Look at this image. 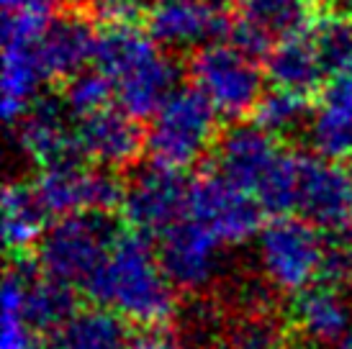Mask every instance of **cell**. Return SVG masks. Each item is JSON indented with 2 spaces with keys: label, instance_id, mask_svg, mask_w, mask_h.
Returning a JSON list of instances; mask_svg holds the SVG:
<instances>
[{
  "label": "cell",
  "instance_id": "1",
  "mask_svg": "<svg viewBox=\"0 0 352 349\" xmlns=\"http://www.w3.org/2000/svg\"><path fill=\"white\" fill-rule=\"evenodd\" d=\"M88 298L139 326H165L175 316V285L162 270L149 236L121 229L98 270L85 280Z\"/></svg>",
  "mask_w": 352,
  "mask_h": 349
},
{
  "label": "cell",
  "instance_id": "2",
  "mask_svg": "<svg viewBox=\"0 0 352 349\" xmlns=\"http://www.w3.org/2000/svg\"><path fill=\"white\" fill-rule=\"evenodd\" d=\"M219 111L201 87H177L147 126L152 162L186 170L204 159L219 139Z\"/></svg>",
  "mask_w": 352,
  "mask_h": 349
},
{
  "label": "cell",
  "instance_id": "3",
  "mask_svg": "<svg viewBox=\"0 0 352 349\" xmlns=\"http://www.w3.org/2000/svg\"><path fill=\"white\" fill-rule=\"evenodd\" d=\"M118 232L121 229L116 226L113 214L82 211L62 216L54 226L47 229L36 249L39 270L69 285H85V280L106 260Z\"/></svg>",
  "mask_w": 352,
  "mask_h": 349
},
{
  "label": "cell",
  "instance_id": "4",
  "mask_svg": "<svg viewBox=\"0 0 352 349\" xmlns=\"http://www.w3.org/2000/svg\"><path fill=\"white\" fill-rule=\"evenodd\" d=\"M324 247L322 232L301 216H273L257 234V260L275 291L301 293L319 280Z\"/></svg>",
  "mask_w": 352,
  "mask_h": 349
},
{
  "label": "cell",
  "instance_id": "5",
  "mask_svg": "<svg viewBox=\"0 0 352 349\" xmlns=\"http://www.w3.org/2000/svg\"><path fill=\"white\" fill-rule=\"evenodd\" d=\"M193 85L201 87L229 124L252 116L265 93L263 72L257 62L239 54L232 44H206L188 59Z\"/></svg>",
  "mask_w": 352,
  "mask_h": 349
},
{
  "label": "cell",
  "instance_id": "6",
  "mask_svg": "<svg viewBox=\"0 0 352 349\" xmlns=\"http://www.w3.org/2000/svg\"><path fill=\"white\" fill-rule=\"evenodd\" d=\"M190 183L183 170L149 159L126 180L121 214L129 229L144 236H162L188 216Z\"/></svg>",
  "mask_w": 352,
  "mask_h": 349
},
{
  "label": "cell",
  "instance_id": "7",
  "mask_svg": "<svg viewBox=\"0 0 352 349\" xmlns=\"http://www.w3.org/2000/svg\"><path fill=\"white\" fill-rule=\"evenodd\" d=\"M263 205L208 167L190 183L188 216L208 226L224 244H242L263 229Z\"/></svg>",
  "mask_w": 352,
  "mask_h": 349
},
{
  "label": "cell",
  "instance_id": "8",
  "mask_svg": "<svg viewBox=\"0 0 352 349\" xmlns=\"http://www.w3.org/2000/svg\"><path fill=\"white\" fill-rule=\"evenodd\" d=\"M296 211L324 236L352 234L350 165L332 162L319 155H301V185Z\"/></svg>",
  "mask_w": 352,
  "mask_h": 349
},
{
  "label": "cell",
  "instance_id": "9",
  "mask_svg": "<svg viewBox=\"0 0 352 349\" xmlns=\"http://www.w3.org/2000/svg\"><path fill=\"white\" fill-rule=\"evenodd\" d=\"M232 19V10L208 0H155L147 5L144 29L157 47H206L229 36Z\"/></svg>",
  "mask_w": 352,
  "mask_h": 349
},
{
  "label": "cell",
  "instance_id": "10",
  "mask_svg": "<svg viewBox=\"0 0 352 349\" xmlns=\"http://www.w3.org/2000/svg\"><path fill=\"white\" fill-rule=\"evenodd\" d=\"M219 244L208 226L186 216L160 236V262L175 291L196 293L211 285L219 272Z\"/></svg>",
  "mask_w": 352,
  "mask_h": 349
},
{
  "label": "cell",
  "instance_id": "11",
  "mask_svg": "<svg viewBox=\"0 0 352 349\" xmlns=\"http://www.w3.org/2000/svg\"><path fill=\"white\" fill-rule=\"evenodd\" d=\"M214 170L247 193L257 190L267 170L275 165L283 146L280 139L260 128L254 121H234L219 131L214 144Z\"/></svg>",
  "mask_w": 352,
  "mask_h": 349
},
{
  "label": "cell",
  "instance_id": "12",
  "mask_svg": "<svg viewBox=\"0 0 352 349\" xmlns=\"http://www.w3.org/2000/svg\"><path fill=\"white\" fill-rule=\"evenodd\" d=\"M96 21L90 19L80 5H67L59 16H52L50 29L36 44L44 80L50 82H67L80 75L88 62L96 57Z\"/></svg>",
  "mask_w": 352,
  "mask_h": 349
},
{
  "label": "cell",
  "instance_id": "13",
  "mask_svg": "<svg viewBox=\"0 0 352 349\" xmlns=\"http://www.w3.org/2000/svg\"><path fill=\"white\" fill-rule=\"evenodd\" d=\"M75 131L82 157L116 172L137 165L142 152L147 149V131L142 121L121 108H106L88 118H80Z\"/></svg>",
  "mask_w": 352,
  "mask_h": 349
},
{
  "label": "cell",
  "instance_id": "14",
  "mask_svg": "<svg viewBox=\"0 0 352 349\" xmlns=\"http://www.w3.org/2000/svg\"><path fill=\"white\" fill-rule=\"evenodd\" d=\"M67 103L59 95H36L19 124L23 152L39 167L85 159L78 144V131L67 124Z\"/></svg>",
  "mask_w": 352,
  "mask_h": 349
},
{
  "label": "cell",
  "instance_id": "15",
  "mask_svg": "<svg viewBox=\"0 0 352 349\" xmlns=\"http://www.w3.org/2000/svg\"><path fill=\"white\" fill-rule=\"evenodd\" d=\"M288 326L314 347L340 344L352 329V306L334 285H309L294 295L288 308Z\"/></svg>",
  "mask_w": 352,
  "mask_h": 349
},
{
  "label": "cell",
  "instance_id": "16",
  "mask_svg": "<svg viewBox=\"0 0 352 349\" xmlns=\"http://www.w3.org/2000/svg\"><path fill=\"white\" fill-rule=\"evenodd\" d=\"M309 124L314 152L332 162L352 159V75L327 80Z\"/></svg>",
  "mask_w": 352,
  "mask_h": 349
},
{
  "label": "cell",
  "instance_id": "17",
  "mask_svg": "<svg viewBox=\"0 0 352 349\" xmlns=\"http://www.w3.org/2000/svg\"><path fill=\"white\" fill-rule=\"evenodd\" d=\"M309 31L275 44L273 52L265 57V78L273 87L316 100L327 85V75L316 57Z\"/></svg>",
  "mask_w": 352,
  "mask_h": 349
},
{
  "label": "cell",
  "instance_id": "18",
  "mask_svg": "<svg viewBox=\"0 0 352 349\" xmlns=\"http://www.w3.org/2000/svg\"><path fill=\"white\" fill-rule=\"evenodd\" d=\"M180 67L173 57L160 54L149 57L144 65H139L134 72L116 82L118 108L126 111L137 121H152L160 113V108L167 103V98L175 93Z\"/></svg>",
  "mask_w": 352,
  "mask_h": 349
},
{
  "label": "cell",
  "instance_id": "19",
  "mask_svg": "<svg viewBox=\"0 0 352 349\" xmlns=\"http://www.w3.org/2000/svg\"><path fill=\"white\" fill-rule=\"evenodd\" d=\"M50 211L34 185L8 183L3 190V239L16 260H29L47 234Z\"/></svg>",
  "mask_w": 352,
  "mask_h": 349
},
{
  "label": "cell",
  "instance_id": "20",
  "mask_svg": "<svg viewBox=\"0 0 352 349\" xmlns=\"http://www.w3.org/2000/svg\"><path fill=\"white\" fill-rule=\"evenodd\" d=\"M78 293L65 280L36 275L26 267V293H23V313L36 334H54L78 313Z\"/></svg>",
  "mask_w": 352,
  "mask_h": 349
},
{
  "label": "cell",
  "instance_id": "21",
  "mask_svg": "<svg viewBox=\"0 0 352 349\" xmlns=\"http://www.w3.org/2000/svg\"><path fill=\"white\" fill-rule=\"evenodd\" d=\"M90 177L93 167H85L82 159L62 162V165L41 167L34 180L44 208L50 216H72L90 211Z\"/></svg>",
  "mask_w": 352,
  "mask_h": 349
},
{
  "label": "cell",
  "instance_id": "22",
  "mask_svg": "<svg viewBox=\"0 0 352 349\" xmlns=\"http://www.w3.org/2000/svg\"><path fill=\"white\" fill-rule=\"evenodd\" d=\"M157 44L142 26H103L96 41V69L118 82L134 72L139 65H144L149 57H155Z\"/></svg>",
  "mask_w": 352,
  "mask_h": 349
},
{
  "label": "cell",
  "instance_id": "23",
  "mask_svg": "<svg viewBox=\"0 0 352 349\" xmlns=\"http://www.w3.org/2000/svg\"><path fill=\"white\" fill-rule=\"evenodd\" d=\"M126 319L106 306L80 308L52 334L59 349H124L129 341Z\"/></svg>",
  "mask_w": 352,
  "mask_h": 349
},
{
  "label": "cell",
  "instance_id": "24",
  "mask_svg": "<svg viewBox=\"0 0 352 349\" xmlns=\"http://www.w3.org/2000/svg\"><path fill=\"white\" fill-rule=\"evenodd\" d=\"M322 13V0H236V16L260 26L275 41L306 34Z\"/></svg>",
  "mask_w": 352,
  "mask_h": 349
},
{
  "label": "cell",
  "instance_id": "25",
  "mask_svg": "<svg viewBox=\"0 0 352 349\" xmlns=\"http://www.w3.org/2000/svg\"><path fill=\"white\" fill-rule=\"evenodd\" d=\"M44 82L36 47H3V118L16 126Z\"/></svg>",
  "mask_w": 352,
  "mask_h": 349
},
{
  "label": "cell",
  "instance_id": "26",
  "mask_svg": "<svg viewBox=\"0 0 352 349\" xmlns=\"http://www.w3.org/2000/svg\"><path fill=\"white\" fill-rule=\"evenodd\" d=\"M311 41L327 80L352 75V16L322 13L311 26Z\"/></svg>",
  "mask_w": 352,
  "mask_h": 349
},
{
  "label": "cell",
  "instance_id": "27",
  "mask_svg": "<svg viewBox=\"0 0 352 349\" xmlns=\"http://www.w3.org/2000/svg\"><path fill=\"white\" fill-rule=\"evenodd\" d=\"M311 118V98L296 95V93H288V90H280V87L265 90L252 113L254 124L265 128V131H270L273 136H278L280 142H283L285 136L301 131L303 126H309Z\"/></svg>",
  "mask_w": 352,
  "mask_h": 349
},
{
  "label": "cell",
  "instance_id": "28",
  "mask_svg": "<svg viewBox=\"0 0 352 349\" xmlns=\"http://www.w3.org/2000/svg\"><path fill=\"white\" fill-rule=\"evenodd\" d=\"M285 339L283 321L273 308L239 311V316L229 321L219 337L221 349H280Z\"/></svg>",
  "mask_w": 352,
  "mask_h": 349
},
{
  "label": "cell",
  "instance_id": "29",
  "mask_svg": "<svg viewBox=\"0 0 352 349\" xmlns=\"http://www.w3.org/2000/svg\"><path fill=\"white\" fill-rule=\"evenodd\" d=\"M26 262L16 260V267L6 272L3 282V337L0 349H36L39 334L31 329L23 313V293H26Z\"/></svg>",
  "mask_w": 352,
  "mask_h": 349
},
{
  "label": "cell",
  "instance_id": "30",
  "mask_svg": "<svg viewBox=\"0 0 352 349\" xmlns=\"http://www.w3.org/2000/svg\"><path fill=\"white\" fill-rule=\"evenodd\" d=\"M298 185H301V155L283 149L275 165L267 170L263 183L257 185L254 198L260 201L265 214L291 216L298 205Z\"/></svg>",
  "mask_w": 352,
  "mask_h": 349
},
{
  "label": "cell",
  "instance_id": "31",
  "mask_svg": "<svg viewBox=\"0 0 352 349\" xmlns=\"http://www.w3.org/2000/svg\"><path fill=\"white\" fill-rule=\"evenodd\" d=\"M113 95H116V82L100 69H82L80 75L62 85V98L75 118H88L111 108Z\"/></svg>",
  "mask_w": 352,
  "mask_h": 349
},
{
  "label": "cell",
  "instance_id": "32",
  "mask_svg": "<svg viewBox=\"0 0 352 349\" xmlns=\"http://www.w3.org/2000/svg\"><path fill=\"white\" fill-rule=\"evenodd\" d=\"M50 10H8L3 16V47H36L50 29Z\"/></svg>",
  "mask_w": 352,
  "mask_h": 349
},
{
  "label": "cell",
  "instance_id": "33",
  "mask_svg": "<svg viewBox=\"0 0 352 349\" xmlns=\"http://www.w3.org/2000/svg\"><path fill=\"white\" fill-rule=\"evenodd\" d=\"M319 282L334 285L340 291L352 285V234L327 236L322 270H319Z\"/></svg>",
  "mask_w": 352,
  "mask_h": 349
},
{
  "label": "cell",
  "instance_id": "34",
  "mask_svg": "<svg viewBox=\"0 0 352 349\" xmlns=\"http://www.w3.org/2000/svg\"><path fill=\"white\" fill-rule=\"evenodd\" d=\"M226 41H229L239 54H245V57L252 59V62H260V59L265 62V57H267V54L273 52L275 44H278V41H275L273 36H267L260 26L250 23V21L242 19V16H234V19H232V29H229Z\"/></svg>",
  "mask_w": 352,
  "mask_h": 349
},
{
  "label": "cell",
  "instance_id": "35",
  "mask_svg": "<svg viewBox=\"0 0 352 349\" xmlns=\"http://www.w3.org/2000/svg\"><path fill=\"white\" fill-rule=\"evenodd\" d=\"M124 349H183L167 326H142L137 334H131Z\"/></svg>",
  "mask_w": 352,
  "mask_h": 349
},
{
  "label": "cell",
  "instance_id": "36",
  "mask_svg": "<svg viewBox=\"0 0 352 349\" xmlns=\"http://www.w3.org/2000/svg\"><path fill=\"white\" fill-rule=\"evenodd\" d=\"M6 13L8 10H21V8H41V10H52L62 5V3H69V0H0Z\"/></svg>",
  "mask_w": 352,
  "mask_h": 349
},
{
  "label": "cell",
  "instance_id": "37",
  "mask_svg": "<svg viewBox=\"0 0 352 349\" xmlns=\"http://www.w3.org/2000/svg\"><path fill=\"white\" fill-rule=\"evenodd\" d=\"M280 349H314V344L298 337V339H285L283 344H280Z\"/></svg>",
  "mask_w": 352,
  "mask_h": 349
},
{
  "label": "cell",
  "instance_id": "38",
  "mask_svg": "<svg viewBox=\"0 0 352 349\" xmlns=\"http://www.w3.org/2000/svg\"><path fill=\"white\" fill-rule=\"evenodd\" d=\"M337 349H352V329L347 331V337H344V339L337 344Z\"/></svg>",
  "mask_w": 352,
  "mask_h": 349
}]
</instances>
